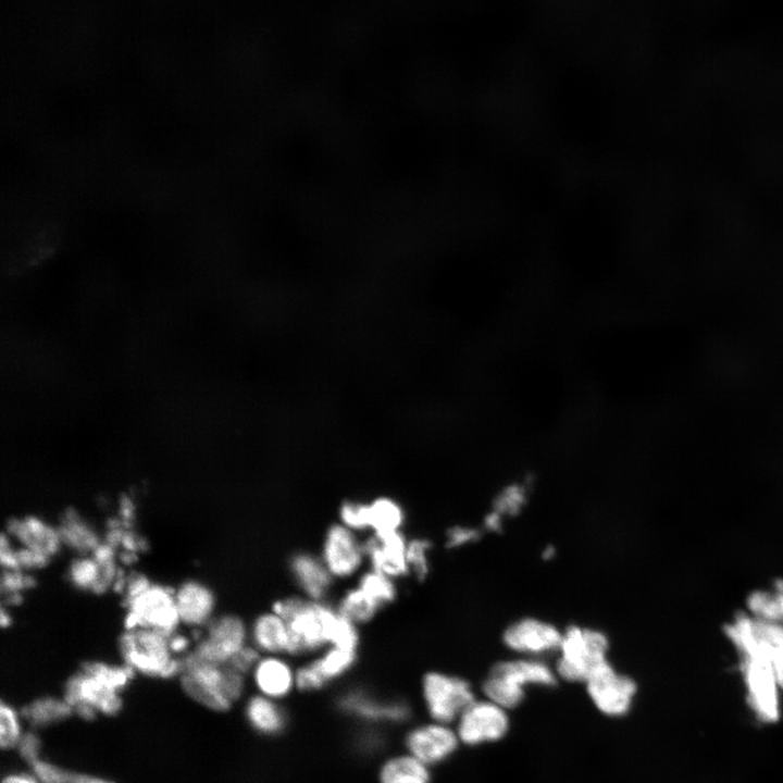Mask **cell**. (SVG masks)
Here are the masks:
<instances>
[{"instance_id": "f35d334b", "label": "cell", "mask_w": 783, "mask_h": 783, "mask_svg": "<svg viewBox=\"0 0 783 783\" xmlns=\"http://www.w3.org/2000/svg\"><path fill=\"white\" fill-rule=\"evenodd\" d=\"M17 562L20 570L35 571L45 568L51 558L42 552L22 547H16Z\"/></svg>"}, {"instance_id": "ab89813d", "label": "cell", "mask_w": 783, "mask_h": 783, "mask_svg": "<svg viewBox=\"0 0 783 783\" xmlns=\"http://www.w3.org/2000/svg\"><path fill=\"white\" fill-rule=\"evenodd\" d=\"M480 538V531L469 526H455L447 533V546L450 548L462 547Z\"/></svg>"}, {"instance_id": "4fadbf2b", "label": "cell", "mask_w": 783, "mask_h": 783, "mask_svg": "<svg viewBox=\"0 0 783 783\" xmlns=\"http://www.w3.org/2000/svg\"><path fill=\"white\" fill-rule=\"evenodd\" d=\"M562 632L554 624L523 618L510 624L504 632L505 646L523 657L539 658L558 651Z\"/></svg>"}, {"instance_id": "9a60e30c", "label": "cell", "mask_w": 783, "mask_h": 783, "mask_svg": "<svg viewBox=\"0 0 783 783\" xmlns=\"http://www.w3.org/2000/svg\"><path fill=\"white\" fill-rule=\"evenodd\" d=\"M459 741L457 732L447 723L433 721L410 730L405 743L409 754L430 767L447 759Z\"/></svg>"}, {"instance_id": "f546056e", "label": "cell", "mask_w": 783, "mask_h": 783, "mask_svg": "<svg viewBox=\"0 0 783 783\" xmlns=\"http://www.w3.org/2000/svg\"><path fill=\"white\" fill-rule=\"evenodd\" d=\"M381 607L380 604L357 585L343 594L337 610L357 624L371 620Z\"/></svg>"}, {"instance_id": "ac0fdd59", "label": "cell", "mask_w": 783, "mask_h": 783, "mask_svg": "<svg viewBox=\"0 0 783 783\" xmlns=\"http://www.w3.org/2000/svg\"><path fill=\"white\" fill-rule=\"evenodd\" d=\"M363 544L371 569L393 579L410 573L407 562L408 540L400 531L382 535L372 534Z\"/></svg>"}, {"instance_id": "7402d4cb", "label": "cell", "mask_w": 783, "mask_h": 783, "mask_svg": "<svg viewBox=\"0 0 783 783\" xmlns=\"http://www.w3.org/2000/svg\"><path fill=\"white\" fill-rule=\"evenodd\" d=\"M249 641L263 655H293L287 621L273 610L254 619L249 627Z\"/></svg>"}, {"instance_id": "e575fe53", "label": "cell", "mask_w": 783, "mask_h": 783, "mask_svg": "<svg viewBox=\"0 0 783 783\" xmlns=\"http://www.w3.org/2000/svg\"><path fill=\"white\" fill-rule=\"evenodd\" d=\"M340 523L355 532L369 530V505L348 501L340 507Z\"/></svg>"}, {"instance_id": "44dd1931", "label": "cell", "mask_w": 783, "mask_h": 783, "mask_svg": "<svg viewBox=\"0 0 783 783\" xmlns=\"http://www.w3.org/2000/svg\"><path fill=\"white\" fill-rule=\"evenodd\" d=\"M5 533L17 540L20 546L42 552L50 558L63 547L58 527L33 515L10 520Z\"/></svg>"}, {"instance_id": "9c48e42d", "label": "cell", "mask_w": 783, "mask_h": 783, "mask_svg": "<svg viewBox=\"0 0 783 783\" xmlns=\"http://www.w3.org/2000/svg\"><path fill=\"white\" fill-rule=\"evenodd\" d=\"M249 642V627L235 614L214 617L196 642L195 654L202 660L228 664Z\"/></svg>"}, {"instance_id": "6da1fadb", "label": "cell", "mask_w": 783, "mask_h": 783, "mask_svg": "<svg viewBox=\"0 0 783 783\" xmlns=\"http://www.w3.org/2000/svg\"><path fill=\"white\" fill-rule=\"evenodd\" d=\"M136 673L125 663L85 661L63 687V698L73 707L89 706L98 714L113 717L123 707L122 692Z\"/></svg>"}, {"instance_id": "f6af8a7d", "label": "cell", "mask_w": 783, "mask_h": 783, "mask_svg": "<svg viewBox=\"0 0 783 783\" xmlns=\"http://www.w3.org/2000/svg\"><path fill=\"white\" fill-rule=\"evenodd\" d=\"M484 526L488 531L499 532L502 527V514L496 510L490 512L484 520Z\"/></svg>"}, {"instance_id": "8fae6325", "label": "cell", "mask_w": 783, "mask_h": 783, "mask_svg": "<svg viewBox=\"0 0 783 783\" xmlns=\"http://www.w3.org/2000/svg\"><path fill=\"white\" fill-rule=\"evenodd\" d=\"M333 579L346 580L356 575L365 558L364 544L357 532L341 523L332 525L324 537L321 557Z\"/></svg>"}, {"instance_id": "83f0119b", "label": "cell", "mask_w": 783, "mask_h": 783, "mask_svg": "<svg viewBox=\"0 0 783 783\" xmlns=\"http://www.w3.org/2000/svg\"><path fill=\"white\" fill-rule=\"evenodd\" d=\"M746 612L757 620L783 625V583L751 592L746 601Z\"/></svg>"}, {"instance_id": "8d00e7d4", "label": "cell", "mask_w": 783, "mask_h": 783, "mask_svg": "<svg viewBox=\"0 0 783 783\" xmlns=\"http://www.w3.org/2000/svg\"><path fill=\"white\" fill-rule=\"evenodd\" d=\"M14 750L28 766L41 758L42 741L38 731L34 729L26 730Z\"/></svg>"}, {"instance_id": "b9f144b4", "label": "cell", "mask_w": 783, "mask_h": 783, "mask_svg": "<svg viewBox=\"0 0 783 783\" xmlns=\"http://www.w3.org/2000/svg\"><path fill=\"white\" fill-rule=\"evenodd\" d=\"M0 561L3 570H20L16 547L12 545L11 537L5 532L1 535Z\"/></svg>"}, {"instance_id": "836d02e7", "label": "cell", "mask_w": 783, "mask_h": 783, "mask_svg": "<svg viewBox=\"0 0 783 783\" xmlns=\"http://www.w3.org/2000/svg\"><path fill=\"white\" fill-rule=\"evenodd\" d=\"M431 544L423 538H414L408 540L407 545V562L410 573L418 579H424L428 573L430 559L428 552Z\"/></svg>"}, {"instance_id": "e0dca14e", "label": "cell", "mask_w": 783, "mask_h": 783, "mask_svg": "<svg viewBox=\"0 0 783 783\" xmlns=\"http://www.w3.org/2000/svg\"><path fill=\"white\" fill-rule=\"evenodd\" d=\"M175 602L181 624L204 629L215 617L216 599L213 591L198 580H186L175 588Z\"/></svg>"}, {"instance_id": "7a4b0ae2", "label": "cell", "mask_w": 783, "mask_h": 783, "mask_svg": "<svg viewBox=\"0 0 783 783\" xmlns=\"http://www.w3.org/2000/svg\"><path fill=\"white\" fill-rule=\"evenodd\" d=\"M178 679L190 699L215 712L228 711L245 691V674L227 664L202 660L192 649L182 657Z\"/></svg>"}, {"instance_id": "3957f363", "label": "cell", "mask_w": 783, "mask_h": 783, "mask_svg": "<svg viewBox=\"0 0 783 783\" xmlns=\"http://www.w3.org/2000/svg\"><path fill=\"white\" fill-rule=\"evenodd\" d=\"M271 610L287 621L293 639V656L315 652L331 646L343 618L337 609L322 600L298 596L276 600Z\"/></svg>"}, {"instance_id": "1f68e13d", "label": "cell", "mask_w": 783, "mask_h": 783, "mask_svg": "<svg viewBox=\"0 0 783 783\" xmlns=\"http://www.w3.org/2000/svg\"><path fill=\"white\" fill-rule=\"evenodd\" d=\"M358 586L381 606L393 601L397 592L394 579L374 569L361 574Z\"/></svg>"}, {"instance_id": "74e56055", "label": "cell", "mask_w": 783, "mask_h": 783, "mask_svg": "<svg viewBox=\"0 0 783 783\" xmlns=\"http://www.w3.org/2000/svg\"><path fill=\"white\" fill-rule=\"evenodd\" d=\"M260 657L261 652L253 645L247 644L232 658L227 666L246 675L249 672L251 673Z\"/></svg>"}, {"instance_id": "603a6c76", "label": "cell", "mask_w": 783, "mask_h": 783, "mask_svg": "<svg viewBox=\"0 0 783 783\" xmlns=\"http://www.w3.org/2000/svg\"><path fill=\"white\" fill-rule=\"evenodd\" d=\"M290 571L306 598L322 600L328 593L333 576L320 557L308 552L297 554L290 560Z\"/></svg>"}, {"instance_id": "5bb4252c", "label": "cell", "mask_w": 783, "mask_h": 783, "mask_svg": "<svg viewBox=\"0 0 783 783\" xmlns=\"http://www.w3.org/2000/svg\"><path fill=\"white\" fill-rule=\"evenodd\" d=\"M339 709L370 723H401L409 719V705L400 699L380 698L364 689L353 688L338 698Z\"/></svg>"}, {"instance_id": "60d3db41", "label": "cell", "mask_w": 783, "mask_h": 783, "mask_svg": "<svg viewBox=\"0 0 783 783\" xmlns=\"http://www.w3.org/2000/svg\"><path fill=\"white\" fill-rule=\"evenodd\" d=\"M523 502V494L517 489H508L496 501V511L500 514H515Z\"/></svg>"}, {"instance_id": "30bf717a", "label": "cell", "mask_w": 783, "mask_h": 783, "mask_svg": "<svg viewBox=\"0 0 783 783\" xmlns=\"http://www.w3.org/2000/svg\"><path fill=\"white\" fill-rule=\"evenodd\" d=\"M585 684L597 709L610 717L625 714L636 693L635 682L618 672L608 660L593 671Z\"/></svg>"}, {"instance_id": "2e32d148", "label": "cell", "mask_w": 783, "mask_h": 783, "mask_svg": "<svg viewBox=\"0 0 783 783\" xmlns=\"http://www.w3.org/2000/svg\"><path fill=\"white\" fill-rule=\"evenodd\" d=\"M356 660V650L327 646L311 661L296 670L297 687L303 692L323 688L345 674Z\"/></svg>"}, {"instance_id": "4316f807", "label": "cell", "mask_w": 783, "mask_h": 783, "mask_svg": "<svg viewBox=\"0 0 783 783\" xmlns=\"http://www.w3.org/2000/svg\"><path fill=\"white\" fill-rule=\"evenodd\" d=\"M380 783H430L428 766L407 753L387 759L378 772Z\"/></svg>"}, {"instance_id": "7dc6e473", "label": "cell", "mask_w": 783, "mask_h": 783, "mask_svg": "<svg viewBox=\"0 0 783 783\" xmlns=\"http://www.w3.org/2000/svg\"><path fill=\"white\" fill-rule=\"evenodd\" d=\"M87 783H115V782L108 778L87 774Z\"/></svg>"}, {"instance_id": "d6986e66", "label": "cell", "mask_w": 783, "mask_h": 783, "mask_svg": "<svg viewBox=\"0 0 783 783\" xmlns=\"http://www.w3.org/2000/svg\"><path fill=\"white\" fill-rule=\"evenodd\" d=\"M122 574L115 559L101 561L91 554L77 555L67 569L69 581L74 587L95 594L113 588Z\"/></svg>"}, {"instance_id": "484cf974", "label": "cell", "mask_w": 783, "mask_h": 783, "mask_svg": "<svg viewBox=\"0 0 783 783\" xmlns=\"http://www.w3.org/2000/svg\"><path fill=\"white\" fill-rule=\"evenodd\" d=\"M57 527L63 546L77 555L91 554L101 543L98 532L78 513H64Z\"/></svg>"}, {"instance_id": "d4e9b609", "label": "cell", "mask_w": 783, "mask_h": 783, "mask_svg": "<svg viewBox=\"0 0 783 783\" xmlns=\"http://www.w3.org/2000/svg\"><path fill=\"white\" fill-rule=\"evenodd\" d=\"M20 710L29 729L37 731L64 722L74 714L73 707L63 696H40Z\"/></svg>"}, {"instance_id": "d590c367", "label": "cell", "mask_w": 783, "mask_h": 783, "mask_svg": "<svg viewBox=\"0 0 783 783\" xmlns=\"http://www.w3.org/2000/svg\"><path fill=\"white\" fill-rule=\"evenodd\" d=\"M36 584L35 576L24 570H3L1 575L2 596L22 594Z\"/></svg>"}, {"instance_id": "c3c4849f", "label": "cell", "mask_w": 783, "mask_h": 783, "mask_svg": "<svg viewBox=\"0 0 783 783\" xmlns=\"http://www.w3.org/2000/svg\"><path fill=\"white\" fill-rule=\"evenodd\" d=\"M555 554H556L555 548L552 546H548L543 550L542 556L544 559H551L555 556Z\"/></svg>"}, {"instance_id": "8992f818", "label": "cell", "mask_w": 783, "mask_h": 783, "mask_svg": "<svg viewBox=\"0 0 783 783\" xmlns=\"http://www.w3.org/2000/svg\"><path fill=\"white\" fill-rule=\"evenodd\" d=\"M609 641L598 630L571 625L562 632L555 671L570 682H586L593 671L606 662Z\"/></svg>"}, {"instance_id": "ba28073f", "label": "cell", "mask_w": 783, "mask_h": 783, "mask_svg": "<svg viewBox=\"0 0 783 783\" xmlns=\"http://www.w3.org/2000/svg\"><path fill=\"white\" fill-rule=\"evenodd\" d=\"M421 688L426 711L436 722L449 724L457 721L475 700L473 689L465 680L443 672L426 673Z\"/></svg>"}, {"instance_id": "4dcf8cb0", "label": "cell", "mask_w": 783, "mask_h": 783, "mask_svg": "<svg viewBox=\"0 0 783 783\" xmlns=\"http://www.w3.org/2000/svg\"><path fill=\"white\" fill-rule=\"evenodd\" d=\"M21 710L2 700L0 704V747L2 750L15 749L20 738L26 731Z\"/></svg>"}, {"instance_id": "ee69618b", "label": "cell", "mask_w": 783, "mask_h": 783, "mask_svg": "<svg viewBox=\"0 0 783 783\" xmlns=\"http://www.w3.org/2000/svg\"><path fill=\"white\" fill-rule=\"evenodd\" d=\"M1 783H40L38 779L28 769L27 771L16 770L10 771L1 779Z\"/></svg>"}, {"instance_id": "cb8c5ba5", "label": "cell", "mask_w": 783, "mask_h": 783, "mask_svg": "<svg viewBox=\"0 0 783 783\" xmlns=\"http://www.w3.org/2000/svg\"><path fill=\"white\" fill-rule=\"evenodd\" d=\"M244 712L249 725L265 736L279 734L287 723L286 712L278 700L259 693L247 699Z\"/></svg>"}, {"instance_id": "52a82bcc", "label": "cell", "mask_w": 783, "mask_h": 783, "mask_svg": "<svg viewBox=\"0 0 783 783\" xmlns=\"http://www.w3.org/2000/svg\"><path fill=\"white\" fill-rule=\"evenodd\" d=\"M123 605L126 609L125 630L146 627L171 635L181 624L175 602V588L169 585L151 582Z\"/></svg>"}, {"instance_id": "277c9868", "label": "cell", "mask_w": 783, "mask_h": 783, "mask_svg": "<svg viewBox=\"0 0 783 783\" xmlns=\"http://www.w3.org/2000/svg\"><path fill=\"white\" fill-rule=\"evenodd\" d=\"M557 673L539 658L521 657L496 663L483 682L487 699L510 709L521 704L529 685L552 686Z\"/></svg>"}, {"instance_id": "5b68a950", "label": "cell", "mask_w": 783, "mask_h": 783, "mask_svg": "<svg viewBox=\"0 0 783 783\" xmlns=\"http://www.w3.org/2000/svg\"><path fill=\"white\" fill-rule=\"evenodd\" d=\"M123 663L135 673L153 679H172L182 671V657L170 646V635L153 629L125 630L119 638Z\"/></svg>"}, {"instance_id": "7c38bea8", "label": "cell", "mask_w": 783, "mask_h": 783, "mask_svg": "<svg viewBox=\"0 0 783 783\" xmlns=\"http://www.w3.org/2000/svg\"><path fill=\"white\" fill-rule=\"evenodd\" d=\"M509 728L507 709L496 703L474 700L457 719V734L461 742L477 745L501 738Z\"/></svg>"}, {"instance_id": "f1b7e54d", "label": "cell", "mask_w": 783, "mask_h": 783, "mask_svg": "<svg viewBox=\"0 0 783 783\" xmlns=\"http://www.w3.org/2000/svg\"><path fill=\"white\" fill-rule=\"evenodd\" d=\"M403 520L401 506L390 498L381 497L369 504V530L372 534L399 532Z\"/></svg>"}, {"instance_id": "d6a6232c", "label": "cell", "mask_w": 783, "mask_h": 783, "mask_svg": "<svg viewBox=\"0 0 783 783\" xmlns=\"http://www.w3.org/2000/svg\"><path fill=\"white\" fill-rule=\"evenodd\" d=\"M28 768L40 783H73L76 775V772L42 757Z\"/></svg>"}, {"instance_id": "ffe728a7", "label": "cell", "mask_w": 783, "mask_h": 783, "mask_svg": "<svg viewBox=\"0 0 783 783\" xmlns=\"http://www.w3.org/2000/svg\"><path fill=\"white\" fill-rule=\"evenodd\" d=\"M259 694L279 700L297 687L296 670L284 655H263L251 671Z\"/></svg>"}, {"instance_id": "bcb514c9", "label": "cell", "mask_w": 783, "mask_h": 783, "mask_svg": "<svg viewBox=\"0 0 783 783\" xmlns=\"http://www.w3.org/2000/svg\"><path fill=\"white\" fill-rule=\"evenodd\" d=\"M11 622H12V617L9 612V609L7 606L3 605L1 607L0 624L2 627H8V626H10Z\"/></svg>"}, {"instance_id": "7bdbcfd3", "label": "cell", "mask_w": 783, "mask_h": 783, "mask_svg": "<svg viewBox=\"0 0 783 783\" xmlns=\"http://www.w3.org/2000/svg\"><path fill=\"white\" fill-rule=\"evenodd\" d=\"M191 641V637L178 633L177 631L170 635L171 649L178 657H183L189 651Z\"/></svg>"}, {"instance_id": "681fc988", "label": "cell", "mask_w": 783, "mask_h": 783, "mask_svg": "<svg viewBox=\"0 0 783 783\" xmlns=\"http://www.w3.org/2000/svg\"><path fill=\"white\" fill-rule=\"evenodd\" d=\"M73 783H87V774L76 772Z\"/></svg>"}]
</instances>
